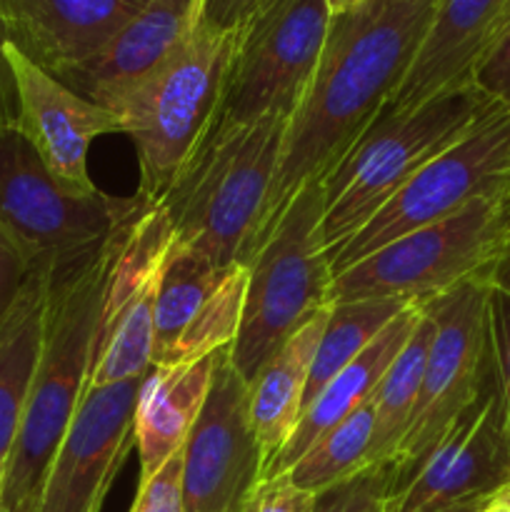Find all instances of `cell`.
<instances>
[{
  "instance_id": "6da1fadb",
  "label": "cell",
  "mask_w": 510,
  "mask_h": 512,
  "mask_svg": "<svg viewBox=\"0 0 510 512\" xmlns=\"http://www.w3.org/2000/svg\"><path fill=\"white\" fill-rule=\"evenodd\" d=\"M438 3L363 0L330 15L313 83L285 130L253 253L293 195L310 180H325L383 113L408 75Z\"/></svg>"
},
{
  "instance_id": "7a4b0ae2",
  "label": "cell",
  "mask_w": 510,
  "mask_h": 512,
  "mask_svg": "<svg viewBox=\"0 0 510 512\" xmlns=\"http://www.w3.org/2000/svg\"><path fill=\"white\" fill-rule=\"evenodd\" d=\"M125 230L88 260L53 275L28 405L0 485V510L20 512L38 503L45 473L88 388L105 283Z\"/></svg>"
},
{
  "instance_id": "3957f363",
  "label": "cell",
  "mask_w": 510,
  "mask_h": 512,
  "mask_svg": "<svg viewBox=\"0 0 510 512\" xmlns=\"http://www.w3.org/2000/svg\"><path fill=\"white\" fill-rule=\"evenodd\" d=\"M288 123L213 125L158 203L178 248L215 265H248Z\"/></svg>"
},
{
  "instance_id": "277c9868",
  "label": "cell",
  "mask_w": 510,
  "mask_h": 512,
  "mask_svg": "<svg viewBox=\"0 0 510 512\" xmlns=\"http://www.w3.org/2000/svg\"><path fill=\"white\" fill-rule=\"evenodd\" d=\"M493 105L470 83L445 90L418 108L383 110L323 180V245L328 258Z\"/></svg>"
},
{
  "instance_id": "5b68a950",
  "label": "cell",
  "mask_w": 510,
  "mask_h": 512,
  "mask_svg": "<svg viewBox=\"0 0 510 512\" xmlns=\"http://www.w3.org/2000/svg\"><path fill=\"white\" fill-rule=\"evenodd\" d=\"M230 50L233 33L200 18L190 38L110 108L138 153L140 203H160L213 130Z\"/></svg>"
},
{
  "instance_id": "8992f818",
  "label": "cell",
  "mask_w": 510,
  "mask_h": 512,
  "mask_svg": "<svg viewBox=\"0 0 510 512\" xmlns=\"http://www.w3.org/2000/svg\"><path fill=\"white\" fill-rule=\"evenodd\" d=\"M323 180L293 195L248 260L240 328L230 360L245 383L315 313L330 308L333 268L323 245Z\"/></svg>"
},
{
  "instance_id": "52a82bcc",
  "label": "cell",
  "mask_w": 510,
  "mask_h": 512,
  "mask_svg": "<svg viewBox=\"0 0 510 512\" xmlns=\"http://www.w3.org/2000/svg\"><path fill=\"white\" fill-rule=\"evenodd\" d=\"M508 245V193L478 198L450 218L413 230L335 273L330 305L345 300L423 305L465 280L485 278Z\"/></svg>"
},
{
  "instance_id": "ba28073f",
  "label": "cell",
  "mask_w": 510,
  "mask_h": 512,
  "mask_svg": "<svg viewBox=\"0 0 510 512\" xmlns=\"http://www.w3.org/2000/svg\"><path fill=\"white\" fill-rule=\"evenodd\" d=\"M145 208L138 195L68 190L18 128H0V225L18 240L35 270L58 275L83 263Z\"/></svg>"
},
{
  "instance_id": "9c48e42d",
  "label": "cell",
  "mask_w": 510,
  "mask_h": 512,
  "mask_svg": "<svg viewBox=\"0 0 510 512\" xmlns=\"http://www.w3.org/2000/svg\"><path fill=\"white\" fill-rule=\"evenodd\" d=\"M328 23L325 0H273L233 30L215 125L293 118L313 83Z\"/></svg>"
},
{
  "instance_id": "30bf717a",
  "label": "cell",
  "mask_w": 510,
  "mask_h": 512,
  "mask_svg": "<svg viewBox=\"0 0 510 512\" xmlns=\"http://www.w3.org/2000/svg\"><path fill=\"white\" fill-rule=\"evenodd\" d=\"M488 305L490 285L485 278L465 280L458 288L420 305L433 320V340L418 403L390 460L395 473L393 493L410 478L455 418L475 403L493 375Z\"/></svg>"
},
{
  "instance_id": "8fae6325",
  "label": "cell",
  "mask_w": 510,
  "mask_h": 512,
  "mask_svg": "<svg viewBox=\"0 0 510 512\" xmlns=\"http://www.w3.org/2000/svg\"><path fill=\"white\" fill-rule=\"evenodd\" d=\"M510 113L493 105L458 143L418 170L338 253L333 275L413 230L450 218L488 195L508 193Z\"/></svg>"
},
{
  "instance_id": "7c38bea8",
  "label": "cell",
  "mask_w": 510,
  "mask_h": 512,
  "mask_svg": "<svg viewBox=\"0 0 510 512\" xmlns=\"http://www.w3.org/2000/svg\"><path fill=\"white\" fill-rule=\"evenodd\" d=\"M175 235L163 205H148L123 233L105 283L88 390L145 378L153 368L155 305Z\"/></svg>"
},
{
  "instance_id": "4fadbf2b",
  "label": "cell",
  "mask_w": 510,
  "mask_h": 512,
  "mask_svg": "<svg viewBox=\"0 0 510 512\" xmlns=\"http://www.w3.org/2000/svg\"><path fill=\"white\" fill-rule=\"evenodd\" d=\"M263 483V458L250 423L248 383L230 348L215 353L203 410L183 445V512H245Z\"/></svg>"
},
{
  "instance_id": "5bb4252c",
  "label": "cell",
  "mask_w": 510,
  "mask_h": 512,
  "mask_svg": "<svg viewBox=\"0 0 510 512\" xmlns=\"http://www.w3.org/2000/svg\"><path fill=\"white\" fill-rule=\"evenodd\" d=\"M510 483V420L495 368L483 393L463 410L400 485L388 512H425L465 500H493Z\"/></svg>"
},
{
  "instance_id": "9a60e30c",
  "label": "cell",
  "mask_w": 510,
  "mask_h": 512,
  "mask_svg": "<svg viewBox=\"0 0 510 512\" xmlns=\"http://www.w3.org/2000/svg\"><path fill=\"white\" fill-rule=\"evenodd\" d=\"M145 378L88 390L53 455L38 512H100L135 448V403Z\"/></svg>"
},
{
  "instance_id": "2e32d148",
  "label": "cell",
  "mask_w": 510,
  "mask_h": 512,
  "mask_svg": "<svg viewBox=\"0 0 510 512\" xmlns=\"http://www.w3.org/2000/svg\"><path fill=\"white\" fill-rule=\"evenodd\" d=\"M245 290V265H215L173 245L155 305L153 365L198 363L230 348Z\"/></svg>"
},
{
  "instance_id": "e0dca14e",
  "label": "cell",
  "mask_w": 510,
  "mask_h": 512,
  "mask_svg": "<svg viewBox=\"0 0 510 512\" xmlns=\"http://www.w3.org/2000/svg\"><path fill=\"white\" fill-rule=\"evenodd\" d=\"M18 95V130L60 185L75 193L100 190L88 173V148L98 135L123 133L110 110L80 98L55 75L5 43Z\"/></svg>"
},
{
  "instance_id": "ac0fdd59",
  "label": "cell",
  "mask_w": 510,
  "mask_h": 512,
  "mask_svg": "<svg viewBox=\"0 0 510 512\" xmlns=\"http://www.w3.org/2000/svg\"><path fill=\"white\" fill-rule=\"evenodd\" d=\"M200 0H150L93 58L58 75L73 93L110 110L165 63L200 23Z\"/></svg>"
},
{
  "instance_id": "d6986e66",
  "label": "cell",
  "mask_w": 510,
  "mask_h": 512,
  "mask_svg": "<svg viewBox=\"0 0 510 512\" xmlns=\"http://www.w3.org/2000/svg\"><path fill=\"white\" fill-rule=\"evenodd\" d=\"M150 0H0L10 43L58 78L93 58Z\"/></svg>"
},
{
  "instance_id": "ffe728a7",
  "label": "cell",
  "mask_w": 510,
  "mask_h": 512,
  "mask_svg": "<svg viewBox=\"0 0 510 512\" xmlns=\"http://www.w3.org/2000/svg\"><path fill=\"white\" fill-rule=\"evenodd\" d=\"M510 20V0H440L423 45L385 113L418 108L450 88L473 83L480 60Z\"/></svg>"
},
{
  "instance_id": "44dd1931",
  "label": "cell",
  "mask_w": 510,
  "mask_h": 512,
  "mask_svg": "<svg viewBox=\"0 0 510 512\" xmlns=\"http://www.w3.org/2000/svg\"><path fill=\"white\" fill-rule=\"evenodd\" d=\"M420 320V305H408L358 358L350 365H345L318 395H315L313 403L303 410L298 420V428L290 435L288 445L280 450L278 458L268 465L263 480L280 478L283 473H288L293 468L295 460L320 438V435L328 433L330 428H335L338 423H343L348 415H353L355 410L363 403H368L373 398L375 388H378L380 378L385 375L388 365L393 363L395 355L403 350V345L408 343L410 333L415 330Z\"/></svg>"
},
{
  "instance_id": "7402d4cb",
  "label": "cell",
  "mask_w": 510,
  "mask_h": 512,
  "mask_svg": "<svg viewBox=\"0 0 510 512\" xmlns=\"http://www.w3.org/2000/svg\"><path fill=\"white\" fill-rule=\"evenodd\" d=\"M215 355L188 365H153L135 403V448L140 480L158 473L180 453L203 410L213 380Z\"/></svg>"
},
{
  "instance_id": "603a6c76",
  "label": "cell",
  "mask_w": 510,
  "mask_h": 512,
  "mask_svg": "<svg viewBox=\"0 0 510 512\" xmlns=\"http://www.w3.org/2000/svg\"><path fill=\"white\" fill-rule=\"evenodd\" d=\"M328 310L323 308L308 323L300 325L248 383L250 423L263 458V475L298 428L305 408L310 365L328 323Z\"/></svg>"
},
{
  "instance_id": "cb8c5ba5",
  "label": "cell",
  "mask_w": 510,
  "mask_h": 512,
  "mask_svg": "<svg viewBox=\"0 0 510 512\" xmlns=\"http://www.w3.org/2000/svg\"><path fill=\"white\" fill-rule=\"evenodd\" d=\"M53 273L35 270L18 300L0 318V465L8 463L28 405L43 343Z\"/></svg>"
},
{
  "instance_id": "d4e9b609",
  "label": "cell",
  "mask_w": 510,
  "mask_h": 512,
  "mask_svg": "<svg viewBox=\"0 0 510 512\" xmlns=\"http://www.w3.org/2000/svg\"><path fill=\"white\" fill-rule=\"evenodd\" d=\"M373 465H378V455H375V405L370 398L343 423L320 435L295 460L293 468L283 473V478L290 480L295 488L318 495Z\"/></svg>"
},
{
  "instance_id": "484cf974",
  "label": "cell",
  "mask_w": 510,
  "mask_h": 512,
  "mask_svg": "<svg viewBox=\"0 0 510 512\" xmlns=\"http://www.w3.org/2000/svg\"><path fill=\"white\" fill-rule=\"evenodd\" d=\"M405 308H408V303H400V300H345V303L330 305L328 323H325L323 335L318 340V348H315L313 365H310L305 408Z\"/></svg>"
},
{
  "instance_id": "4316f807",
  "label": "cell",
  "mask_w": 510,
  "mask_h": 512,
  "mask_svg": "<svg viewBox=\"0 0 510 512\" xmlns=\"http://www.w3.org/2000/svg\"><path fill=\"white\" fill-rule=\"evenodd\" d=\"M433 340V320L420 308V320L393 363L388 365L373 393L375 405V455L378 463H390L400 438L408 428L410 413L423 388L428 348Z\"/></svg>"
},
{
  "instance_id": "83f0119b",
  "label": "cell",
  "mask_w": 510,
  "mask_h": 512,
  "mask_svg": "<svg viewBox=\"0 0 510 512\" xmlns=\"http://www.w3.org/2000/svg\"><path fill=\"white\" fill-rule=\"evenodd\" d=\"M393 485V465L378 463L315 495L313 512H388Z\"/></svg>"
},
{
  "instance_id": "f1b7e54d",
  "label": "cell",
  "mask_w": 510,
  "mask_h": 512,
  "mask_svg": "<svg viewBox=\"0 0 510 512\" xmlns=\"http://www.w3.org/2000/svg\"><path fill=\"white\" fill-rule=\"evenodd\" d=\"M180 473H183V450L175 453L158 473L140 480L130 512H183Z\"/></svg>"
},
{
  "instance_id": "f546056e",
  "label": "cell",
  "mask_w": 510,
  "mask_h": 512,
  "mask_svg": "<svg viewBox=\"0 0 510 512\" xmlns=\"http://www.w3.org/2000/svg\"><path fill=\"white\" fill-rule=\"evenodd\" d=\"M473 85L510 113V20L473 73Z\"/></svg>"
},
{
  "instance_id": "4dcf8cb0",
  "label": "cell",
  "mask_w": 510,
  "mask_h": 512,
  "mask_svg": "<svg viewBox=\"0 0 510 512\" xmlns=\"http://www.w3.org/2000/svg\"><path fill=\"white\" fill-rule=\"evenodd\" d=\"M490 353H493L495 380L503 395L510 420V295L490 288Z\"/></svg>"
},
{
  "instance_id": "1f68e13d",
  "label": "cell",
  "mask_w": 510,
  "mask_h": 512,
  "mask_svg": "<svg viewBox=\"0 0 510 512\" xmlns=\"http://www.w3.org/2000/svg\"><path fill=\"white\" fill-rule=\"evenodd\" d=\"M35 273L33 260L28 258L18 240L0 225V318L18 300L20 290Z\"/></svg>"
},
{
  "instance_id": "d6a6232c",
  "label": "cell",
  "mask_w": 510,
  "mask_h": 512,
  "mask_svg": "<svg viewBox=\"0 0 510 512\" xmlns=\"http://www.w3.org/2000/svg\"><path fill=\"white\" fill-rule=\"evenodd\" d=\"M315 495L295 488L283 475L263 480L245 512H313Z\"/></svg>"
},
{
  "instance_id": "836d02e7",
  "label": "cell",
  "mask_w": 510,
  "mask_h": 512,
  "mask_svg": "<svg viewBox=\"0 0 510 512\" xmlns=\"http://www.w3.org/2000/svg\"><path fill=\"white\" fill-rule=\"evenodd\" d=\"M270 3L273 0H200V15L210 28L233 33Z\"/></svg>"
},
{
  "instance_id": "e575fe53",
  "label": "cell",
  "mask_w": 510,
  "mask_h": 512,
  "mask_svg": "<svg viewBox=\"0 0 510 512\" xmlns=\"http://www.w3.org/2000/svg\"><path fill=\"white\" fill-rule=\"evenodd\" d=\"M5 43L8 35L0 23V128H18V95H15L13 70L5 58Z\"/></svg>"
},
{
  "instance_id": "d590c367",
  "label": "cell",
  "mask_w": 510,
  "mask_h": 512,
  "mask_svg": "<svg viewBox=\"0 0 510 512\" xmlns=\"http://www.w3.org/2000/svg\"><path fill=\"white\" fill-rule=\"evenodd\" d=\"M485 280H488V285L493 290L510 295V245L505 248V253L495 260V265L488 270Z\"/></svg>"
},
{
  "instance_id": "8d00e7d4",
  "label": "cell",
  "mask_w": 510,
  "mask_h": 512,
  "mask_svg": "<svg viewBox=\"0 0 510 512\" xmlns=\"http://www.w3.org/2000/svg\"><path fill=\"white\" fill-rule=\"evenodd\" d=\"M490 505V500H465V503L445 505V508L425 510V512H483Z\"/></svg>"
},
{
  "instance_id": "74e56055",
  "label": "cell",
  "mask_w": 510,
  "mask_h": 512,
  "mask_svg": "<svg viewBox=\"0 0 510 512\" xmlns=\"http://www.w3.org/2000/svg\"><path fill=\"white\" fill-rule=\"evenodd\" d=\"M490 503H493V505H498L500 510L510 512V483L505 485L503 490H498V493L493 495V500H490Z\"/></svg>"
},
{
  "instance_id": "f35d334b",
  "label": "cell",
  "mask_w": 510,
  "mask_h": 512,
  "mask_svg": "<svg viewBox=\"0 0 510 512\" xmlns=\"http://www.w3.org/2000/svg\"><path fill=\"white\" fill-rule=\"evenodd\" d=\"M325 3H328L330 15H333V13H343V10L353 8V5L363 3V0H325Z\"/></svg>"
},
{
  "instance_id": "ab89813d",
  "label": "cell",
  "mask_w": 510,
  "mask_h": 512,
  "mask_svg": "<svg viewBox=\"0 0 510 512\" xmlns=\"http://www.w3.org/2000/svg\"><path fill=\"white\" fill-rule=\"evenodd\" d=\"M483 512H505V510H500V508H498V505H493V503H490V505H488V508H485Z\"/></svg>"
},
{
  "instance_id": "60d3db41",
  "label": "cell",
  "mask_w": 510,
  "mask_h": 512,
  "mask_svg": "<svg viewBox=\"0 0 510 512\" xmlns=\"http://www.w3.org/2000/svg\"><path fill=\"white\" fill-rule=\"evenodd\" d=\"M505 190H508V198H510V165H508V178H505Z\"/></svg>"
},
{
  "instance_id": "b9f144b4",
  "label": "cell",
  "mask_w": 510,
  "mask_h": 512,
  "mask_svg": "<svg viewBox=\"0 0 510 512\" xmlns=\"http://www.w3.org/2000/svg\"><path fill=\"white\" fill-rule=\"evenodd\" d=\"M20 512H38V503L30 505V508H25V510H20Z\"/></svg>"
},
{
  "instance_id": "7bdbcfd3",
  "label": "cell",
  "mask_w": 510,
  "mask_h": 512,
  "mask_svg": "<svg viewBox=\"0 0 510 512\" xmlns=\"http://www.w3.org/2000/svg\"><path fill=\"white\" fill-rule=\"evenodd\" d=\"M3 473H5V465H0V485H3Z\"/></svg>"
},
{
  "instance_id": "ee69618b",
  "label": "cell",
  "mask_w": 510,
  "mask_h": 512,
  "mask_svg": "<svg viewBox=\"0 0 510 512\" xmlns=\"http://www.w3.org/2000/svg\"><path fill=\"white\" fill-rule=\"evenodd\" d=\"M0 512H5V510H0Z\"/></svg>"
}]
</instances>
